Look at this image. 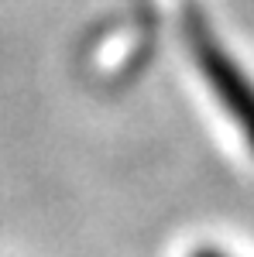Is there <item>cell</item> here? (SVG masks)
<instances>
[{"instance_id":"cell-1","label":"cell","mask_w":254,"mask_h":257,"mask_svg":"<svg viewBox=\"0 0 254 257\" xmlns=\"http://www.w3.org/2000/svg\"><path fill=\"white\" fill-rule=\"evenodd\" d=\"M182 41L213 103L234 123L237 138L244 141V148L254 158V76L234 59V52H227L206 11H199L193 4L182 11Z\"/></svg>"},{"instance_id":"cell-2","label":"cell","mask_w":254,"mask_h":257,"mask_svg":"<svg viewBox=\"0 0 254 257\" xmlns=\"http://www.w3.org/2000/svg\"><path fill=\"white\" fill-rule=\"evenodd\" d=\"M189 257H234V254H230V250H223L220 243H199V247L189 250Z\"/></svg>"}]
</instances>
